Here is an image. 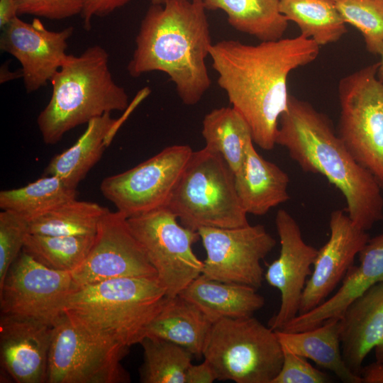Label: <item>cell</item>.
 Instances as JSON below:
<instances>
[{"instance_id":"3","label":"cell","mask_w":383,"mask_h":383,"mask_svg":"<svg viewBox=\"0 0 383 383\" xmlns=\"http://www.w3.org/2000/svg\"><path fill=\"white\" fill-rule=\"evenodd\" d=\"M206 11L202 0L151 4L135 38L128 74L164 72L184 104H196L211 84L206 59L213 43Z\"/></svg>"},{"instance_id":"5","label":"cell","mask_w":383,"mask_h":383,"mask_svg":"<svg viewBox=\"0 0 383 383\" xmlns=\"http://www.w3.org/2000/svg\"><path fill=\"white\" fill-rule=\"evenodd\" d=\"M166 292L157 277H128L79 288L63 312L91 334L130 348L140 343Z\"/></svg>"},{"instance_id":"39","label":"cell","mask_w":383,"mask_h":383,"mask_svg":"<svg viewBox=\"0 0 383 383\" xmlns=\"http://www.w3.org/2000/svg\"><path fill=\"white\" fill-rule=\"evenodd\" d=\"M360 375L363 383H383V363L375 362L362 367Z\"/></svg>"},{"instance_id":"12","label":"cell","mask_w":383,"mask_h":383,"mask_svg":"<svg viewBox=\"0 0 383 383\" xmlns=\"http://www.w3.org/2000/svg\"><path fill=\"white\" fill-rule=\"evenodd\" d=\"M77 289L70 272L50 269L22 250L0 285L1 314L53 325Z\"/></svg>"},{"instance_id":"2","label":"cell","mask_w":383,"mask_h":383,"mask_svg":"<svg viewBox=\"0 0 383 383\" xmlns=\"http://www.w3.org/2000/svg\"><path fill=\"white\" fill-rule=\"evenodd\" d=\"M275 142L303 171L321 174L343 194L346 212L357 226L367 231L383 219L378 182L355 159L329 118L310 103L289 94Z\"/></svg>"},{"instance_id":"13","label":"cell","mask_w":383,"mask_h":383,"mask_svg":"<svg viewBox=\"0 0 383 383\" xmlns=\"http://www.w3.org/2000/svg\"><path fill=\"white\" fill-rule=\"evenodd\" d=\"M198 232L206 254L203 275L257 290L262 286L264 270L260 262L276 245L264 226L203 227Z\"/></svg>"},{"instance_id":"22","label":"cell","mask_w":383,"mask_h":383,"mask_svg":"<svg viewBox=\"0 0 383 383\" xmlns=\"http://www.w3.org/2000/svg\"><path fill=\"white\" fill-rule=\"evenodd\" d=\"M178 295L195 305L213 323L222 318L252 316L265 304L257 289L209 279L202 274Z\"/></svg>"},{"instance_id":"23","label":"cell","mask_w":383,"mask_h":383,"mask_svg":"<svg viewBox=\"0 0 383 383\" xmlns=\"http://www.w3.org/2000/svg\"><path fill=\"white\" fill-rule=\"evenodd\" d=\"M212 325L199 309L181 296H166L145 337L173 343L200 357Z\"/></svg>"},{"instance_id":"27","label":"cell","mask_w":383,"mask_h":383,"mask_svg":"<svg viewBox=\"0 0 383 383\" xmlns=\"http://www.w3.org/2000/svg\"><path fill=\"white\" fill-rule=\"evenodd\" d=\"M207 149L221 155L235 174L241 167L247 148L253 141L251 129L233 106L214 109L202 121Z\"/></svg>"},{"instance_id":"8","label":"cell","mask_w":383,"mask_h":383,"mask_svg":"<svg viewBox=\"0 0 383 383\" xmlns=\"http://www.w3.org/2000/svg\"><path fill=\"white\" fill-rule=\"evenodd\" d=\"M379 63L343 77L338 87V134L355 159L383 189V82Z\"/></svg>"},{"instance_id":"40","label":"cell","mask_w":383,"mask_h":383,"mask_svg":"<svg viewBox=\"0 0 383 383\" xmlns=\"http://www.w3.org/2000/svg\"><path fill=\"white\" fill-rule=\"evenodd\" d=\"M18 16L16 0H0V27L3 28Z\"/></svg>"},{"instance_id":"14","label":"cell","mask_w":383,"mask_h":383,"mask_svg":"<svg viewBox=\"0 0 383 383\" xmlns=\"http://www.w3.org/2000/svg\"><path fill=\"white\" fill-rule=\"evenodd\" d=\"M71 273L78 289L120 277H157L127 217L118 211L103 217L87 257Z\"/></svg>"},{"instance_id":"36","label":"cell","mask_w":383,"mask_h":383,"mask_svg":"<svg viewBox=\"0 0 383 383\" xmlns=\"http://www.w3.org/2000/svg\"><path fill=\"white\" fill-rule=\"evenodd\" d=\"M282 367L272 383H326L331 378L313 367L306 358L282 348Z\"/></svg>"},{"instance_id":"29","label":"cell","mask_w":383,"mask_h":383,"mask_svg":"<svg viewBox=\"0 0 383 383\" xmlns=\"http://www.w3.org/2000/svg\"><path fill=\"white\" fill-rule=\"evenodd\" d=\"M109 211L108 208L95 202L74 199L28 220L29 233L94 236Z\"/></svg>"},{"instance_id":"33","label":"cell","mask_w":383,"mask_h":383,"mask_svg":"<svg viewBox=\"0 0 383 383\" xmlns=\"http://www.w3.org/2000/svg\"><path fill=\"white\" fill-rule=\"evenodd\" d=\"M335 4L345 23L361 33L367 51L377 55L383 44V1L338 0Z\"/></svg>"},{"instance_id":"24","label":"cell","mask_w":383,"mask_h":383,"mask_svg":"<svg viewBox=\"0 0 383 383\" xmlns=\"http://www.w3.org/2000/svg\"><path fill=\"white\" fill-rule=\"evenodd\" d=\"M282 348L313 360L333 372L345 383H363L343 358L339 335V318H331L321 325L299 332L274 331Z\"/></svg>"},{"instance_id":"15","label":"cell","mask_w":383,"mask_h":383,"mask_svg":"<svg viewBox=\"0 0 383 383\" xmlns=\"http://www.w3.org/2000/svg\"><path fill=\"white\" fill-rule=\"evenodd\" d=\"M275 226L280 252L268 266L264 277L281 294L279 309L268 322L270 328L278 331L299 313L302 293L318 250L304 241L298 223L286 210L277 211Z\"/></svg>"},{"instance_id":"38","label":"cell","mask_w":383,"mask_h":383,"mask_svg":"<svg viewBox=\"0 0 383 383\" xmlns=\"http://www.w3.org/2000/svg\"><path fill=\"white\" fill-rule=\"evenodd\" d=\"M215 380H217L216 374L205 360L199 365L192 363L186 372L185 383H211Z\"/></svg>"},{"instance_id":"21","label":"cell","mask_w":383,"mask_h":383,"mask_svg":"<svg viewBox=\"0 0 383 383\" xmlns=\"http://www.w3.org/2000/svg\"><path fill=\"white\" fill-rule=\"evenodd\" d=\"M241 205L248 214L262 216L289 199V177L276 164L264 159L251 141L241 167L235 174Z\"/></svg>"},{"instance_id":"19","label":"cell","mask_w":383,"mask_h":383,"mask_svg":"<svg viewBox=\"0 0 383 383\" xmlns=\"http://www.w3.org/2000/svg\"><path fill=\"white\" fill-rule=\"evenodd\" d=\"M339 335L343 358L353 373L360 375L363 361L374 348L376 362L383 363V282L347 306L339 317Z\"/></svg>"},{"instance_id":"7","label":"cell","mask_w":383,"mask_h":383,"mask_svg":"<svg viewBox=\"0 0 383 383\" xmlns=\"http://www.w3.org/2000/svg\"><path fill=\"white\" fill-rule=\"evenodd\" d=\"M202 357L217 380L272 383L282 367L283 350L275 331L249 316L214 322Z\"/></svg>"},{"instance_id":"11","label":"cell","mask_w":383,"mask_h":383,"mask_svg":"<svg viewBox=\"0 0 383 383\" xmlns=\"http://www.w3.org/2000/svg\"><path fill=\"white\" fill-rule=\"evenodd\" d=\"M187 145H174L121 173L104 178L100 190L126 217L165 207L193 153Z\"/></svg>"},{"instance_id":"34","label":"cell","mask_w":383,"mask_h":383,"mask_svg":"<svg viewBox=\"0 0 383 383\" xmlns=\"http://www.w3.org/2000/svg\"><path fill=\"white\" fill-rule=\"evenodd\" d=\"M29 233L28 220L6 210L0 213V285L23 250Z\"/></svg>"},{"instance_id":"9","label":"cell","mask_w":383,"mask_h":383,"mask_svg":"<svg viewBox=\"0 0 383 383\" xmlns=\"http://www.w3.org/2000/svg\"><path fill=\"white\" fill-rule=\"evenodd\" d=\"M128 348L86 331L63 312L53 324L46 383H126Z\"/></svg>"},{"instance_id":"44","label":"cell","mask_w":383,"mask_h":383,"mask_svg":"<svg viewBox=\"0 0 383 383\" xmlns=\"http://www.w3.org/2000/svg\"><path fill=\"white\" fill-rule=\"evenodd\" d=\"M333 1H338V0H333Z\"/></svg>"},{"instance_id":"20","label":"cell","mask_w":383,"mask_h":383,"mask_svg":"<svg viewBox=\"0 0 383 383\" xmlns=\"http://www.w3.org/2000/svg\"><path fill=\"white\" fill-rule=\"evenodd\" d=\"M358 255L360 265L349 269L333 296L313 309L298 314L279 331H306L328 319L339 318L352 301L374 284L383 282V233L370 238Z\"/></svg>"},{"instance_id":"42","label":"cell","mask_w":383,"mask_h":383,"mask_svg":"<svg viewBox=\"0 0 383 383\" xmlns=\"http://www.w3.org/2000/svg\"><path fill=\"white\" fill-rule=\"evenodd\" d=\"M380 57V60L378 62L379 66L377 70V76L378 79L383 82V44L379 50L378 54Z\"/></svg>"},{"instance_id":"6","label":"cell","mask_w":383,"mask_h":383,"mask_svg":"<svg viewBox=\"0 0 383 383\" xmlns=\"http://www.w3.org/2000/svg\"><path fill=\"white\" fill-rule=\"evenodd\" d=\"M165 207L182 226L196 231L250 224L233 172L221 155L205 147L193 152Z\"/></svg>"},{"instance_id":"45","label":"cell","mask_w":383,"mask_h":383,"mask_svg":"<svg viewBox=\"0 0 383 383\" xmlns=\"http://www.w3.org/2000/svg\"><path fill=\"white\" fill-rule=\"evenodd\" d=\"M382 1H383V0H382Z\"/></svg>"},{"instance_id":"10","label":"cell","mask_w":383,"mask_h":383,"mask_svg":"<svg viewBox=\"0 0 383 383\" xmlns=\"http://www.w3.org/2000/svg\"><path fill=\"white\" fill-rule=\"evenodd\" d=\"M177 219L167 207L127 218L169 297L178 295L201 274L204 266L193 251L200 239L199 232L180 225Z\"/></svg>"},{"instance_id":"43","label":"cell","mask_w":383,"mask_h":383,"mask_svg":"<svg viewBox=\"0 0 383 383\" xmlns=\"http://www.w3.org/2000/svg\"><path fill=\"white\" fill-rule=\"evenodd\" d=\"M170 0H150L151 4L162 5Z\"/></svg>"},{"instance_id":"4","label":"cell","mask_w":383,"mask_h":383,"mask_svg":"<svg viewBox=\"0 0 383 383\" xmlns=\"http://www.w3.org/2000/svg\"><path fill=\"white\" fill-rule=\"evenodd\" d=\"M50 82V101L37 118L43 140L48 145L104 113L125 111L130 104L124 88L113 78L107 51L99 45L77 56L68 55Z\"/></svg>"},{"instance_id":"32","label":"cell","mask_w":383,"mask_h":383,"mask_svg":"<svg viewBox=\"0 0 383 383\" xmlns=\"http://www.w3.org/2000/svg\"><path fill=\"white\" fill-rule=\"evenodd\" d=\"M143 363L140 370L143 383H185L186 372L194 356L173 343L145 337L140 343Z\"/></svg>"},{"instance_id":"25","label":"cell","mask_w":383,"mask_h":383,"mask_svg":"<svg viewBox=\"0 0 383 383\" xmlns=\"http://www.w3.org/2000/svg\"><path fill=\"white\" fill-rule=\"evenodd\" d=\"M116 121L111 116V113L91 120L74 145L52 158L45 174L57 176L77 189L111 143Z\"/></svg>"},{"instance_id":"35","label":"cell","mask_w":383,"mask_h":383,"mask_svg":"<svg viewBox=\"0 0 383 383\" xmlns=\"http://www.w3.org/2000/svg\"><path fill=\"white\" fill-rule=\"evenodd\" d=\"M86 0H16L18 16L63 20L82 13Z\"/></svg>"},{"instance_id":"18","label":"cell","mask_w":383,"mask_h":383,"mask_svg":"<svg viewBox=\"0 0 383 383\" xmlns=\"http://www.w3.org/2000/svg\"><path fill=\"white\" fill-rule=\"evenodd\" d=\"M53 325L34 318L1 314V370L16 383L47 382Z\"/></svg>"},{"instance_id":"37","label":"cell","mask_w":383,"mask_h":383,"mask_svg":"<svg viewBox=\"0 0 383 383\" xmlns=\"http://www.w3.org/2000/svg\"><path fill=\"white\" fill-rule=\"evenodd\" d=\"M131 0H86L81 13L83 27L87 31L91 28V20L96 16H105L125 6Z\"/></svg>"},{"instance_id":"31","label":"cell","mask_w":383,"mask_h":383,"mask_svg":"<svg viewBox=\"0 0 383 383\" xmlns=\"http://www.w3.org/2000/svg\"><path fill=\"white\" fill-rule=\"evenodd\" d=\"M94 236L28 233L23 251L50 269L72 272L87 257Z\"/></svg>"},{"instance_id":"41","label":"cell","mask_w":383,"mask_h":383,"mask_svg":"<svg viewBox=\"0 0 383 383\" xmlns=\"http://www.w3.org/2000/svg\"><path fill=\"white\" fill-rule=\"evenodd\" d=\"M23 78V73L21 69L16 72H12L9 70V62H6L1 65L0 69V83L3 84L6 82L16 79L18 78Z\"/></svg>"},{"instance_id":"16","label":"cell","mask_w":383,"mask_h":383,"mask_svg":"<svg viewBox=\"0 0 383 383\" xmlns=\"http://www.w3.org/2000/svg\"><path fill=\"white\" fill-rule=\"evenodd\" d=\"M0 49L21 65L25 89L38 90L50 82L65 62L74 28L50 30L38 19L27 23L15 17L1 28Z\"/></svg>"},{"instance_id":"26","label":"cell","mask_w":383,"mask_h":383,"mask_svg":"<svg viewBox=\"0 0 383 383\" xmlns=\"http://www.w3.org/2000/svg\"><path fill=\"white\" fill-rule=\"evenodd\" d=\"M206 10H222L231 27L262 41L282 38L288 20L279 0H202Z\"/></svg>"},{"instance_id":"1","label":"cell","mask_w":383,"mask_h":383,"mask_svg":"<svg viewBox=\"0 0 383 383\" xmlns=\"http://www.w3.org/2000/svg\"><path fill=\"white\" fill-rule=\"evenodd\" d=\"M319 48L301 34L255 45L235 40L212 44L209 57L217 83L262 149L270 150L276 145L279 118L289 101V74L314 61Z\"/></svg>"},{"instance_id":"30","label":"cell","mask_w":383,"mask_h":383,"mask_svg":"<svg viewBox=\"0 0 383 383\" xmlns=\"http://www.w3.org/2000/svg\"><path fill=\"white\" fill-rule=\"evenodd\" d=\"M77 189L60 177L45 174L28 184L0 192V208L30 220L76 199Z\"/></svg>"},{"instance_id":"17","label":"cell","mask_w":383,"mask_h":383,"mask_svg":"<svg viewBox=\"0 0 383 383\" xmlns=\"http://www.w3.org/2000/svg\"><path fill=\"white\" fill-rule=\"evenodd\" d=\"M329 228L330 237L318 250L312 272L304 289L299 314L313 309L326 300L370 239L367 231L357 226L343 210L331 213Z\"/></svg>"},{"instance_id":"28","label":"cell","mask_w":383,"mask_h":383,"mask_svg":"<svg viewBox=\"0 0 383 383\" xmlns=\"http://www.w3.org/2000/svg\"><path fill=\"white\" fill-rule=\"evenodd\" d=\"M279 10L295 23L301 35L319 46L338 41L347 28L333 0H279Z\"/></svg>"}]
</instances>
